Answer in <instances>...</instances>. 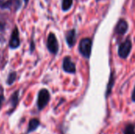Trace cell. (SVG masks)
I'll use <instances>...</instances> for the list:
<instances>
[{
    "label": "cell",
    "instance_id": "cell-16",
    "mask_svg": "<svg viewBox=\"0 0 135 134\" xmlns=\"http://www.w3.org/2000/svg\"><path fill=\"white\" fill-rule=\"evenodd\" d=\"M2 100H3V97H2V96L0 95V108H1L2 103Z\"/></svg>",
    "mask_w": 135,
    "mask_h": 134
},
{
    "label": "cell",
    "instance_id": "cell-14",
    "mask_svg": "<svg viewBox=\"0 0 135 134\" xmlns=\"http://www.w3.org/2000/svg\"><path fill=\"white\" fill-rule=\"evenodd\" d=\"M131 99H132V100L135 102V86H134V90H133V92H132V96H131Z\"/></svg>",
    "mask_w": 135,
    "mask_h": 134
},
{
    "label": "cell",
    "instance_id": "cell-11",
    "mask_svg": "<svg viewBox=\"0 0 135 134\" xmlns=\"http://www.w3.org/2000/svg\"><path fill=\"white\" fill-rule=\"evenodd\" d=\"M73 6V0H62V9L63 11H68Z\"/></svg>",
    "mask_w": 135,
    "mask_h": 134
},
{
    "label": "cell",
    "instance_id": "cell-5",
    "mask_svg": "<svg viewBox=\"0 0 135 134\" xmlns=\"http://www.w3.org/2000/svg\"><path fill=\"white\" fill-rule=\"evenodd\" d=\"M62 68L65 72L69 73H74L76 72V66L72 62L70 56H66L64 58L62 62Z\"/></svg>",
    "mask_w": 135,
    "mask_h": 134
},
{
    "label": "cell",
    "instance_id": "cell-10",
    "mask_svg": "<svg viewBox=\"0 0 135 134\" xmlns=\"http://www.w3.org/2000/svg\"><path fill=\"white\" fill-rule=\"evenodd\" d=\"M40 125V122L38 119L36 118H33L32 119L30 122H29V124H28V131H34L35 130L37 129V127L39 126Z\"/></svg>",
    "mask_w": 135,
    "mask_h": 134
},
{
    "label": "cell",
    "instance_id": "cell-12",
    "mask_svg": "<svg viewBox=\"0 0 135 134\" xmlns=\"http://www.w3.org/2000/svg\"><path fill=\"white\" fill-rule=\"evenodd\" d=\"M124 134H135V126L134 124H128L126 126L123 131Z\"/></svg>",
    "mask_w": 135,
    "mask_h": 134
},
{
    "label": "cell",
    "instance_id": "cell-4",
    "mask_svg": "<svg viewBox=\"0 0 135 134\" xmlns=\"http://www.w3.org/2000/svg\"><path fill=\"white\" fill-rule=\"evenodd\" d=\"M47 49L48 51L55 54H57L58 51H59V43L58 40L56 39V36L54 33H50L48 37H47Z\"/></svg>",
    "mask_w": 135,
    "mask_h": 134
},
{
    "label": "cell",
    "instance_id": "cell-6",
    "mask_svg": "<svg viewBox=\"0 0 135 134\" xmlns=\"http://www.w3.org/2000/svg\"><path fill=\"white\" fill-rule=\"evenodd\" d=\"M128 28H129V26H128L127 21L126 20H124V19H120L118 21V23H117V24H116V26L115 28V32L117 35L123 36L127 32Z\"/></svg>",
    "mask_w": 135,
    "mask_h": 134
},
{
    "label": "cell",
    "instance_id": "cell-7",
    "mask_svg": "<svg viewBox=\"0 0 135 134\" xmlns=\"http://www.w3.org/2000/svg\"><path fill=\"white\" fill-rule=\"evenodd\" d=\"M66 40L70 47H72L77 40V34L75 29H70L66 33Z\"/></svg>",
    "mask_w": 135,
    "mask_h": 134
},
{
    "label": "cell",
    "instance_id": "cell-17",
    "mask_svg": "<svg viewBox=\"0 0 135 134\" xmlns=\"http://www.w3.org/2000/svg\"><path fill=\"white\" fill-rule=\"evenodd\" d=\"M24 1H25V2H28V0H24Z\"/></svg>",
    "mask_w": 135,
    "mask_h": 134
},
{
    "label": "cell",
    "instance_id": "cell-13",
    "mask_svg": "<svg viewBox=\"0 0 135 134\" xmlns=\"http://www.w3.org/2000/svg\"><path fill=\"white\" fill-rule=\"evenodd\" d=\"M16 79V73H11L9 75V77H8V80H7V82L9 85H11L13 83V81H15Z\"/></svg>",
    "mask_w": 135,
    "mask_h": 134
},
{
    "label": "cell",
    "instance_id": "cell-2",
    "mask_svg": "<svg viewBox=\"0 0 135 134\" xmlns=\"http://www.w3.org/2000/svg\"><path fill=\"white\" fill-rule=\"evenodd\" d=\"M132 49V42L130 37H127L123 43H120L118 49V54L121 58L126 59L131 54Z\"/></svg>",
    "mask_w": 135,
    "mask_h": 134
},
{
    "label": "cell",
    "instance_id": "cell-8",
    "mask_svg": "<svg viewBox=\"0 0 135 134\" xmlns=\"http://www.w3.org/2000/svg\"><path fill=\"white\" fill-rule=\"evenodd\" d=\"M20 45V39H19V32L17 28L12 32L11 38L9 40V46L11 48H17Z\"/></svg>",
    "mask_w": 135,
    "mask_h": 134
},
{
    "label": "cell",
    "instance_id": "cell-18",
    "mask_svg": "<svg viewBox=\"0 0 135 134\" xmlns=\"http://www.w3.org/2000/svg\"><path fill=\"white\" fill-rule=\"evenodd\" d=\"M2 1H3V0H0V2H2Z\"/></svg>",
    "mask_w": 135,
    "mask_h": 134
},
{
    "label": "cell",
    "instance_id": "cell-15",
    "mask_svg": "<svg viewBox=\"0 0 135 134\" xmlns=\"http://www.w3.org/2000/svg\"><path fill=\"white\" fill-rule=\"evenodd\" d=\"M4 27H5L4 24L2 23V22H0V31H2L4 29Z\"/></svg>",
    "mask_w": 135,
    "mask_h": 134
},
{
    "label": "cell",
    "instance_id": "cell-9",
    "mask_svg": "<svg viewBox=\"0 0 135 134\" xmlns=\"http://www.w3.org/2000/svg\"><path fill=\"white\" fill-rule=\"evenodd\" d=\"M114 82H115L114 72H112L111 76H110V81H109V83H108V88H107L106 97H108V96H109V94L111 93V92H112V86L114 85Z\"/></svg>",
    "mask_w": 135,
    "mask_h": 134
},
{
    "label": "cell",
    "instance_id": "cell-1",
    "mask_svg": "<svg viewBox=\"0 0 135 134\" xmlns=\"http://www.w3.org/2000/svg\"><path fill=\"white\" fill-rule=\"evenodd\" d=\"M92 46H93V40L89 38H83L80 40L78 50L80 54L85 58H89L92 51Z\"/></svg>",
    "mask_w": 135,
    "mask_h": 134
},
{
    "label": "cell",
    "instance_id": "cell-3",
    "mask_svg": "<svg viewBox=\"0 0 135 134\" xmlns=\"http://www.w3.org/2000/svg\"><path fill=\"white\" fill-rule=\"evenodd\" d=\"M49 100H50L49 92L47 89L40 90L38 95V101H37L38 108L40 110H42L43 108H44L46 105L48 103Z\"/></svg>",
    "mask_w": 135,
    "mask_h": 134
}]
</instances>
